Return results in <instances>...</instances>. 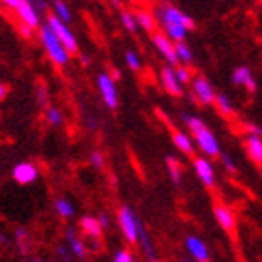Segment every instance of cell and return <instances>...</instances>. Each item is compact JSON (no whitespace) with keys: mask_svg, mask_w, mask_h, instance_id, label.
<instances>
[{"mask_svg":"<svg viewBox=\"0 0 262 262\" xmlns=\"http://www.w3.org/2000/svg\"><path fill=\"white\" fill-rule=\"evenodd\" d=\"M154 19H156V23H159V25L163 27L165 36H167L170 41L174 39L176 43L184 41L187 30H191V28L195 27V23H193L191 17H187L186 13H182L178 8L169 6V4L158 6Z\"/></svg>","mask_w":262,"mask_h":262,"instance_id":"6da1fadb","label":"cell"},{"mask_svg":"<svg viewBox=\"0 0 262 262\" xmlns=\"http://www.w3.org/2000/svg\"><path fill=\"white\" fill-rule=\"evenodd\" d=\"M39 39H41V45L45 47L47 55L56 66H66L70 60V53L66 51V47L60 43V39L56 38L55 32L49 28V25L45 23L39 27Z\"/></svg>","mask_w":262,"mask_h":262,"instance_id":"7a4b0ae2","label":"cell"},{"mask_svg":"<svg viewBox=\"0 0 262 262\" xmlns=\"http://www.w3.org/2000/svg\"><path fill=\"white\" fill-rule=\"evenodd\" d=\"M4 6L10 8L17 13V17L21 19V25L28 28H38L39 27V11L36 10V6L28 0H4Z\"/></svg>","mask_w":262,"mask_h":262,"instance_id":"3957f363","label":"cell"},{"mask_svg":"<svg viewBox=\"0 0 262 262\" xmlns=\"http://www.w3.org/2000/svg\"><path fill=\"white\" fill-rule=\"evenodd\" d=\"M47 25H49V28L55 32L56 38L60 39V43L66 47V51H68V53H75L79 45H77V38L73 36L71 28L68 27V25H64L62 21H58L55 15L47 17Z\"/></svg>","mask_w":262,"mask_h":262,"instance_id":"277c9868","label":"cell"},{"mask_svg":"<svg viewBox=\"0 0 262 262\" xmlns=\"http://www.w3.org/2000/svg\"><path fill=\"white\" fill-rule=\"evenodd\" d=\"M118 223H120V229L126 236L127 242H139V225L141 221L137 219L135 212L131 210L129 206H122L120 213H118Z\"/></svg>","mask_w":262,"mask_h":262,"instance_id":"5b68a950","label":"cell"},{"mask_svg":"<svg viewBox=\"0 0 262 262\" xmlns=\"http://www.w3.org/2000/svg\"><path fill=\"white\" fill-rule=\"evenodd\" d=\"M98 88H99V92H101V98H103L105 105H107L109 109H116V107H118V94H116L115 81L111 79L109 73H99Z\"/></svg>","mask_w":262,"mask_h":262,"instance_id":"8992f818","label":"cell"},{"mask_svg":"<svg viewBox=\"0 0 262 262\" xmlns=\"http://www.w3.org/2000/svg\"><path fill=\"white\" fill-rule=\"evenodd\" d=\"M13 180L17 182V184H21V186H28V184H32V182L38 180V174L39 170L38 167L34 163H30V161H23V163H17L15 167H13Z\"/></svg>","mask_w":262,"mask_h":262,"instance_id":"52a82bcc","label":"cell"},{"mask_svg":"<svg viewBox=\"0 0 262 262\" xmlns=\"http://www.w3.org/2000/svg\"><path fill=\"white\" fill-rule=\"evenodd\" d=\"M193 137H195V141H196V144H199V148H201L206 156H219L217 139H215V135H213L208 127H204V129L193 133Z\"/></svg>","mask_w":262,"mask_h":262,"instance_id":"ba28073f","label":"cell"},{"mask_svg":"<svg viewBox=\"0 0 262 262\" xmlns=\"http://www.w3.org/2000/svg\"><path fill=\"white\" fill-rule=\"evenodd\" d=\"M154 45H156V49L165 56V60L169 62V64H176L178 62V56H176V49H174V43L170 41L165 34L158 32L154 34Z\"/></svg>","mask_w":262,"mask_h":262,"instance_id":"9c48e42d","label":"cell"},{"mask_svg":"<svg viewBox=\"0 0 262 262\" xmlns=\"http://www.w3.org/2000/svg\"><path fill=\"white\" fill-rule=\"evenodd\" d=\"M193 92H195V96L199 98V101H201V103H204V105L213 103L215 92H213L212 84H210L204 77H196L195 81H193Z\"/></svg>","mask_w":262,"mask_h":262,"instance_id":"30bf717a","label":"cell"},{"mask_svg":"<svg viewBox=\"0 0 262 262\" xmlns=\"http://www.w3.org/2000/svg\"><path fill=\"white\" fill-rule=\"evenodd\" d=\"M195 172H196V176L202 180L204 186H208V187L213 186V182H215V174H213L212 163H210L206 158H196L195 159Z\"/></svg>","mask_w":262,"mask_h":262,"instance_id":"8fae6325","label":"cell"},{"mask_svg":"<svg viewBox=\"0 0 262 262\" xmlns=\"http://www.w3.org/2000/svg\"><path fill=\"white\" fill-rule=\"evenodd\" d=\"M186 246H187V251L191 253V257L195 258L196 262H208L210 253H208L206 244H204L201 238H196V236H189V238L186 240Z\"/></svg>","mask_w":262,"mask_h":262,"instance_id":"7c38bea8","label":"cell"},{"mask_svg":"<svg viewBox=\"0 0 262 262\" xmlns=\"http://www.w3.org/2000/svg\"><path fill=\"white\" fill-rule=\"evenodd\" d=\"M66 242H68V249L71 255H75L77 258L86 257V244L77 236V232L73 229L66 230Z\"/></svg>","mask_w":262,"mask_h":262,"instance_id":"4fadbf2b","label":"cell"},{"mask_svg":"<svg viewBox=\"0 0 262 262\" xmlns=\"http://www.w3.org/2000/svg\"><path fill=\"white\" fill-rule=\"evenodd\" d=\"M161 84H163L165 90L169 94H172V96H180L182 94V84L178 82V79H176V75H174V70H172L170 66H167V68L161 70Z\"/></svg>","mask_w":262,"mask_h":262,"instance_id":"5bb4252c","label":"cell"},{"mask_svg":"<svg viewBox=\"0 0 262 262\" xmlns=\"http://www.w3.org/2000/svg\"><path fill=\"white\" fill-rule=\"evenodd\" d=\"M213 213H215V219H217V223L221 225V229H225L227 232L234 230L236 215H234V212H232V210H229L227 206H215Z\"/></svg>","mask_w":262,"mask_h":262,"instance_id":"9a60e30c","label":"cell"},{"mask_svg":"<svg viewBox=\"0 0 262 262\" xmlns=\"http://www.w3.org/2000/svg\"><path fill=\"white\" fill-rule=\"evenodd\" d=\"M232 82H234V84H244L249 92H253V90L257 88L255 79H253V75H251V71H249V68H246V66L236 68V71L232 73Z\"/></svg>","mask_w":262,"mask_h":262,"instance_id":"2e32d148","label":"cell"},{"mask_svg":"<svg viewBox=\"0 0 262 262\" xmlns=\"http://www.w3.org/2000/svg\"><path fill=\"white\" fill-rule=\"evenodd\" d=\"M81 229H82V232H84L88 238H92V240H99V238H101V232H103V229H101L98 223V217H92V215H84V217L81 219Z\"/></svg>","mask_w":262,"mask_h":262,"instance_id":"e0dca14e","label":"cell"},{"mask_svg":"<svg viewBox=\"0 0 262 262\" xmlns=\"http://www.w3.org/2000/svg\"><path fill=\"white\" fill-rule=\"evenodd\" d=\"M246 146H247V154L251 156L253 161H257V163H262V139L257 135H249L246 141Z\"/></svg>","mask_w":262,"mask_h":262,"instance_id":"ac0fdd59","label":"cell"},{"mask_svg":"<svg viewBox=\"0 0 262 262\" xmlns=\"http://www.w3.org/2000/svg\"><path fill=\"white\" fill-rule=\"evenodd\" d=\"M15 244L21 255H27V253L30 251V232H28L25 227L15 229Z\"/></svg>","mask_w":262,"mask_h":262,"instance_id":"d6986e66","label":"cell"},{"mask_svg":"<svg viewBox=\"0 0 262 262\" xmlns=\"http://www.w3.org/2000/svg\"><path fill=\"white\" fill-rule=\"evenodd\" d=\"M53 15H55L58 21L64 23V25L71 23V19H73V13H71L70 6L66 4V2H62V0H56L55 4H53Z\"/></svg>","mask_w":262,"mask_h":262,"instance_id":"ffe728a7","label":"cell"},{"mask_svg":"<svg viewBox=\"0 0 262 262\" xmlns=\"http://www.w3.org/2000/svg\"><path fill=\"white\" fill-rule=\"evenodd\" d=\"M172 142L176 144V148L184 154H193V141L191 137L186 135V133H182V131H176L174 135H172Z\"/></svg>","mask_w":262,"mask_h":262,"instance_id":"44dd1931","label":"cell"},{"mask_svg":"<svg viewBox=\"0 0 262 262\" xmlns=\"http://www.w3.org/2000/svg\"><path fill=\"white\" fill-rule=\"evenodd\" d=\"M135 19H137V27L144 28L146 32H154V28H156V19H154L152 13H148L144 10H139L135 13Z\"/></svg>","mask_w":262,"mask_h":262,"instance_id":"7402d4cb","label":"cell"},{"mask_svg":"<svg viewBox=\"0 0 262 262\" xmlns=\"http://www.w3.org/2000/svg\"><path fill=\"white\" fill-rule=\"evenodd\" d=\"M55 210H56V213H58L60 217H64V219L71 217V215L75 213V208H73V204H71L70 201H66V199H56V201H55Z\"/></svg>","mask_w":262,"mask_h":262,"instance_id":"603a6c76","label":"cell"},{"mask_svg":"<svg viewBox=\"0 0 262 262\" xmlns=\"http://www.w3.org/2000/svg\"><path fill=\"white\" fill-rule=\"evenodd\" d=\"M213 103L217 105V109L223 113V115H232V103H230V99L225 96V94H215V98H213Z\"/></svg>","mask_w":262,"mask_h":262,"instance_id":"cb8c5ba5","label":"cell"},{"mask_svg":"<svg viewBox=\"0 0 262 262\" xmlns=\"http://www.w3.org/2000/svg\"><path fill=\"white\" fill-rule=\"evenodd\" d=\"M45 118L49 122L51 126H60L64 122V116H62V111L56 109V107H47L45 109Z\"/></svg>","mask_w":262,"mask_h":262,"instance_id":"d4e9b609","label":"cell"},{"mask_svg":"<svg viewBox=\"0 0 262 262\" xmlns=\"http://www.w3.org/2000/svg\"><path fill=\"white\" fill-rule=\"evenodd\" d=\"M174 49H176V56H178V62H191L193 60V53L191 49L187 47L184 41H180V43H174Z\"/></svg>","mask_w":262,"mask_h":262,"instance_id":"484cf974","label":"cell"},{"mask_svg":"<svg viewBox=\"0 0 262 262\" xmlns=\"http://www.w3.org/2000/svg\"><path fill=\"white\" fill-rule=\"evenodd\" d=\"M167 165H169V170H170V178L174 184H180L182 180V169H180V163L176 161L174 158H169L167 159Z\"/></svg>","mask_w":262,"mask_h":262,"instance_id":"4316f807","label":"cell"},{"mask_svg":"<svg viewBox=\"0 0 262 262\" xmlns=\"http://www.w3.org/2000/svg\"><path fill=\"white\" fill-rule=\"evenodd\" d=\"M122 25L127 28V30H131V32H135L137 30V19H135V13H131V11H122Z\"/></svg>","mask_w":262,"mask_h":262,"instance_id":"83f0119b","label":"cell"},{"mask_svg":"<svg viewBox=\"0 0 262 262\" xmlns=\"http://www.w3.org/2000/svg\"><path fill=\"white\" fill-rule=\"evenodd\" d=\"M126 62L127 66H129L131 70H141V60H139V56H137V53H133V51H127L126 53Z\"/></svg>","mask_w":262,"mask_h":262,"instance_id":"f1b7e54d","label":"cell"},{"mask_svg":"<svg viewBox=\"0 0 262 262\" xmlns=\"http://www.w3.org/2000/svg\"><path fill=\"white\" fill-rule=\"evenodd\" d=\"M174 75H176V79H178V82H180V84H186V82L191 81V73H189L186 68H176Z\"/></svg>","mask_w":262,"mask_h":262,"instance_id":"f546056e","label":"cell"},{"mask_svg":"<svg viewBox=\"0 0 262 262\" xmlns=\"http://www.w3.org/2000/svg\"><path fill=\"white\" fill-rule=\"evenodd\" d=\"M56 255L60 262H71V253L68 246H56Z\"/></svg>","mask_w":262,"mask_h":262,"instance_id":"4dcf8cb0","label":"cell"},{"mask_svg":"<svg viewBox=\"0 0 262 262\" xmlns=\"http://www.w3.org/2000/svg\"><path fill=\"white\" fill-rule=\"evenodd\" d=\"M38 103L45 109L49 107V94H47L45 86H38Z\"/></svg>","mask_w":262,"mask_h":262,"instance_id":"1f68e13d","label":"cell"},{"mask_svg":"<svg viewBox=\"0 0 262 262\" xmlns=\"http://www.w3.org/2000/svg\"><path fill=\"white\" fill-rule=\"evenodd\" d=\"M90 163L94 165V167H98V169H101L105 165V158L101 152H92V156H90Z\"/></svg>","mask_w":262,"mask_h":262,"instance_id":"d6a6232c","label":"cell"},{"mask_svg":"<svg viewBox=\"0 0 262 262\" xmlns=\"http://www.w3.org/2000/svg\"><path fill=\"white\" fill-rule=\"evenodd\" d=\"M115 262H133V257H131L129 251H126V249H120V251H116Z\"/></svg>","mask_w":262,"mask_h":262,"instance_id":"836d02e7","label":"cell"},{"mask_svg":"<svg viewBox=\"0 0 262 262\" xmlns=\"http://www.w3.org/2000/svg\"><path fill=\"white\" fill-rule=\"evenodd\" d=\"M221 161H223V167L229 172H236V163L230 159V156H227V154H221Z\"/></svg>","mask_w":262,"mask_h":262,"instance_id":"e575fe53","label":"cell"},{"mask_svg":"<svg viewBox=\"0 0 262 262\" xmlns=\"http://www.w3.org/2000/svg\"><path fill=\"white\" fill-rule=\"evenodd\" d=\"M98 223H99V227L105 230L107 227H109V215H107V213H101V215L98 217Z\"/></svg>","mask_w":262,"mask_h":262,"instance_id":"d590c367","label":"cell"},{"mask_svg":"<svg viewBox=\"0 0 262 262\" xmlns=\"http://www.w3.org/2000/svg\"><path fill=\"white\" fill-rule=\"evenodd\" d=\"M19 32L25 36V38H32V28H28V27H25V25H19Z\"/></svg>","mask_w":262,"mask_h":262,"instance_id":"8d00e7d4","label":"cell"},{"mask_svg":"<svg viewBox=\"0 0 262 262\" xmlns=\"http://www.w3.org/2000/svg\"><path fill=\"white\" fill-rule=\"evenodd\" d=\"M8 244H10V238L0 232V246H8Z\"/></svg>","mask_w":262,"mask_h":262,"instance_id":"74e56055","label":"cell"},{"mask_svg":"<svg viewBox=\"0 0 262 262\" xmlns=\"http://www.w3.org/2000/svg\"><path fill=\"white\" fill-rule=\"evenodd\" d=\"M6 94H8V88H6V84H2V82H0V99H4Z\"/></svg>","mask_w":262,"mask_h":262,"instance_id":"f35d334b","label":"cell"},{"mask_svg":"<svg viewBox=\"0 0 262 262\" xmlns=\"http://www.w3.org/2000/svg\"><path fill=\"white\" fill-rule=\"evenodd\" d=\"M81 62L84 66H88V64H90V58H88V56H81Z\"/></svg>","mask_w":262,"mask_h":262,"instance_id":"ab89813d","label":"cell"},{"mask_svg":"<svg viewBox=\"0 0 262 262\" xmlns=\"http://www.w3.org/2000/svg\"><path fill=\"white\" fill-rule=\"evenodd\" d=\"M34 262H47V260H45V258H41V257H36V258H34Z\"/></svg>","mask_w":262,"mask_h":262,"instance_id":"60d3db41","label":"cell"},{"mask_svg":"<svg viewBox=\"0 0 262 262\" xmlns=\"http://www.w3.org/2000/svg\"><path fill=\"white\" fill-rule=\"evenodd\" d=\"M182 262H187V260H182Z\"/></svg>","mask_w":262,"mask_h":262,"instance_id":"b9f144b4","label":"cell"},{"mask_svg":"<svg viewBox=\"0 0 262 262\" xmlns=\"http://www.w3.org/2000/svg\"><path fill=\"white\" fill-rule=\"evenodd\" d=\"M56 262H60V260H56Z\"/></svg>","mask_w":262,"mask_h":262,"instance_id":"7bdbcfd3","label":"cell"}]
</instances>
